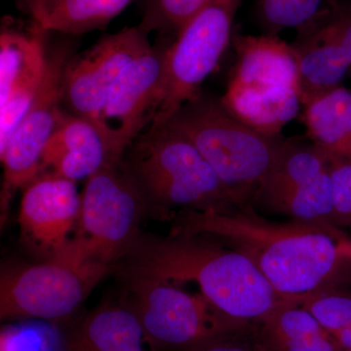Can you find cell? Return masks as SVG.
I'll return each instance as SVG.
<instances>
[{
    "label": "cell",
    "instance_id": "obj_27",
    "mask_svg": "<svg viewBox=\"0 0 351 351\" xmlns=\"http://www.w3.org/2000/svg\"><path fill=\"white\" fill-rule=\"evenodd\" d=\"M334 226L351 230V159H329Z\"/></svg>",
    "mask_w": 351,
    "mask_h": 351
},
{
    "label": "cell",
    "instance_id": "obj_4",
    "mask_svg": "<svg viewBox=\"0 0 351 351\" xmlns=\"http://www.w3.org/2000/svg\"><path fill=\"white\" fill-rule=\"evenodd\" d=\"M164 123L195 145L240 207L252 206L258 184L286 140L282 135L269 137L253 130L233 117L221 99L203 93L184 104Z\"/></svg>",
    "mask_w": 351,
    "mask_h": 351
},
{
    "label": "cell",
    "instance_id": "obj_31",
    "mask_svg": "<svg viewBox=\"0 0 351 351\" xmlns=\"http://www.w3.org/2000/svg\"><path fill=\"white\" fill-rule=\"evenodd\" d=\"M350 75H351V71H350Z\"/></svg>",
    "mask_w": 351,
    "mask_h": 351
},
{
    "label": "cell",
    "instance_id": "obj_11",
    "mask_svg": "<svg viewBox=\"0 0 351 351\" xmlns=\"http://www.w3.org/2000/svg\"><path fill=\"white\" fill-rule=\"evenodd\" d=\"M151 46L149 34L137 25L104 36L91 48L75 55L64 71V110L100 126L101 112L113 85L124 69Z\"/></svg>",
    "mask_w": 351,
    "mask_h": 351
},
{
    "label": "cell",
    "instance_id": "obj_6",
    "mask_svg": "<svg viewBox=\"0 0 351 351\" xmlns=\"http://www.w3.org/2000/svg\"><path fill=\"white\" fill-rule=\"evenodd\" d=\"M151 351H193L250 330L219 313L200 293L147 276H121Z\"/></svg>",
    "mask_w": 351,
    "mask_h": 351
},
{
    "label": "cell",
    "instance_id": "obj_9",
    "mask_svg": "<svg viewBox=\"0 0 351 351\" xmlns=\"http://www.w3.org/2000/svg\"><path fill=\"white\" fill-rule=\"evenodd\" d=\"M253 205L291 221L336 228L329 158L308 138H286Z\"/></svg>",
    "mask_w": 351,
    "mask_h": 351
},
{
    "label": "cell",
    "instance_id": "obj_30",
    "mask_svg": "<svg viewBox=\"0 0 351 351\" xmlns=\"http://www.w3.org/2000/svg\"><path fill=\"white\" fill-rule=\"evenodd\" d=\"M331 1V0H329V2ZM329 2H328V3H329Z\"/></svg>",
    "mask_w": 351,
    "mask_h": 351
},
{
    "label": "cell",
    "instance_id": "obj_29",
    "mask_svg": "<svg viewBox=\"0 0 351 351\" xmlns=\"http://www.w3.org/2000/svg\"><path fill=\"white\" fill-rule=\"evenodd\" d=\"M338 252L345 262L351 263V237L343 234L338 239Z\"/></svg>",
    "mask_w": 351,
    "mask_h": 351
},
{
    "label": "cell",
    "instance_id": "obj_19",
    "mask_svg": "<svg viewBox=\"0 0 351 351\" xmlns=\"http://www.w3.org/2000/svg\"><path fill=\"white\" fill-rule=\"evenodd\" d=\"M138 0H17L29 21L47 32L76 36L103 29Z\"/></svg>",
    "mask_w": 351,
    "mask_h": 351
},
{
    "label": "cell",
    "instance_id": "obj_12",
    "mask_svg": "<svg viewBox=\"0 0 351 351\" xmlns=\"http://www.w3.org/2000/svg\"><path fill=\"white\" fill-rule=\"evenodd\" d=\"M50 32L29 21L25 25L12 18L2 21L0 32V152L38 94L47 61Z\"/></svg>",
    "mask_w": 351,
    "mask_h": 351
},
{
    "label": "cell",
    "instance_id": "obj_22",
    "mask_svg": "<svg viewBox=\"0 0 351 351\" xmlns=\"http://www.w3.org/2000/svg\"><path fill=\"white\" fill-rule=\"evenodd\" d=\"M306 138L329 159H351V91L332 88L302 101Z\"/></svg>",
    "mask_w": 351,
    "mask_h": 351
},
{
    "label": "cell",
    "instance_id": "obj_26",
    "mask_svg": "<svg viewBox=\"0 0 351 351\" xmlns=\"http://www.w3.org/2000/svg\"><path fill=\"white\" fill-rule=\"evenodd\" d=\"M308 23L338 43L351 58V0H331Z\"/></svg>",
    "mask_w": 351,
    "mask_h": 351
},
{
    "label": "cell",
    "instance_id": "obj_20",
    "mask_svg": "<svg viewBox=\"0 0 351 351\" xmlns=\"http://www.w3.org/2000/svg\"><path fill=\"white\" fill-rule=\"evenodd\" d=\"M292 46L299 68L302 103L341 86L350 73L351 58L348 52L309 23L297 29Z\"/></svg>",
    "mask_w": 351,
    "mask_h": 351
},
{
    "label": "cell",
    "instance_id": "obj_16",
    "mask_svg": "<svg viewBox=\"0 0 351 351\" xmlns=\"http://www.w3.org/2000/svg\"><path fill=\"white\" fill-rule=\"evenodd\" d=\"M232 43L237 59L228 83L289 86L300 92L299 68L292 44L279 36L239 32H233Z\"/></svg>",
    "mask_w": 351,
    "mask_h": 351
},
{
    "label": "cell",
    "instance_id": "obj_24",
    "mask_svg": "<svg viewBox=\"0 0 351 351\" xmlns=\"http://www.w3.org/2000/svg\"><path fill=\"white\" fill-rule=\"evenodd\" d=\"M329 0H254L256 24L267 36L300 29L328 5Z\"/></svg>",
    "mask_w": 351,
    "mask_h": 351
},
{
    "label": "cell",
    "instance_id": "obj_28",
    "mask_svg": "<svg viewBox=\"0 0 351 351\" xmlns=\"http://www.w3.org/2000/svg\"><path fill=\"white\" fill-rule=\"evenodd\" d=\"M240 334L232 335V336L223 337V338L215 339L211 343L200 346L193 351H261L255 343V348L245 345L241 341H237Z\"/></svg>",
    "mask_w": 351,
    "mask_h": 351
},
{
    "label": "cell",
    "instance_id": "obj_23",
    "mask_svg": "<svg viewBox=\"0 0 351 351\" xmlns=\"http://www.w3.org/2000/svg\"><path fill=\"white\" fill-rule=\"evenodd\" d=\"M331 335L341 351H351V294L335 288L321 289L300 302Z\"/></svg>",
    "mask_w": 351,
    "mask_h": 351
},
{
    "label": "cell",
    "instance_id": "obj_10",
    "mask_svg": "<svg viewBox=\"0 0 351 351\" xmlns=\"http://www.w3.org/2000/svg\"><path fill=\"white\" fill-rule=\"evenodd\" d=\"M75 46L71 40L47 45L45 73L38 94L6 147L0 152L3 165L0 195L2 225L16 191L24 189L41 173L44 149L63 110L64 71L75 56Z\"/></svg>",
    "mask_w": 351,
    "mask_h": 351
},
{
    "label": "cell",
    "instance_id": "obj_3",
    "mask_svg": "<svg viewBox=\"0 0 351 351\" xmlns=\"http://www.w3.org/2000/svg\"><path fill=\"white\" fill-rule=\"evenodd\" d=\"M123 165L156 218H174L177 209L240 207L195 145L166 123L147 126L129 145Z\"/></svg>",
    "mask_w": 351,
    "mask_h": 351
},
{
    "label": "cell",
    "instance_id": "obj_14",
    "mask_svg": "<svg viewBox=\"0 0 351 351\" xmlns=\"http://www.w3.org/2000/svg\"><path fill=\"white\" fill-rule=\"evenodd\" d=\"M82 193L76 182L43 171L23 189L21 239L38 261L59 255L75 237Z\"/></svg>",
    "mask_w": 351,
    "mask_h": 351
},
{
    "label": "cell",
    "instance_id": "obj_2",
    "mask_svg": "<svg viewBox=\"0 0 351 351\" xmlns=\"http://www.w3.org/2000/svg\"><path fill=\"white\" fill-rule=\"evenodd\" d=\"M115 267L120 276L195 284L219 313L250 326L291 302L274 290L248 258L204 235L142 232Z\"/></svg>",
    "mask_w": 351,
    "mask_h": 351
},
{
    "label": "cell",
    "instance_id": "obj_5",
    "mask_svg": "<svg viewBox=\"0 0 351 351\" xmlns=\"http://www.w3.org/2000/svg\"><path fill=\"white\" fill-rule=\"evenodd\" d=\"M110 269L85 257L73 239L49 260L5 265L0 274V317L66 320Z\"/></svg>",
    "mask_w": 351,
    "mask_h": 351
},
{
    "label": "cell",
    "instance_id": "obj_13",
    "mask_svg": "<svg viewBox=\"0 0 351 351\" xmlns=\"http://www.w3.org/2000/svg\"><path fill=\"white\" fill-rule=\"evenodd\" d=\"M171 43L152 45L136 58L108 94L100 126L124 154L132 142L151 125L160 107L166 54Z\"/></svg>",
    "mask_w": 351,
    "mask_h": 351
},
{
    "label": "cell",
    "instance_id": "obj_8",
    "mask_svg": "<svg viewBox=\"0 0 351 351\" xmlns=\"http://www.w3.org/2000/svg\"><path fill=\"white\" fill-rule=\"evenodd\" d=\"M244 0H211L168 47L163 98L152 124L167 121L201 93L204 80L232 43L233 22Z\"/></svg>",
    "mask_w": 351,
    "mask_h": 351
},
{
    "label": "cell",
    "instance_id": "obj_1",
    "mask_svg": "<svg viewBox=\"0 0 351 351\" xmlns=\"http://www.w3.org/2000/svg\"><path fill=\"white\" fill-rule=\"evenodd\" d=\"M172 230L216 240L248 258L277 293L300 304L334 285L346 262L338 252L337 228L263 219L252 206L228 211H182Z\"/></svg>",
    "mask_w": 351,
    "mask_h": 351
},
{
    "label": "cell",
    "instance_id": "obj_15",
    "mask_svg": "<svg viewBox=\"0 0 351 351\" xmlns=\"http://www.w3.org/2000/svg\"><path fill=\"white\" fill-rule=\"evenodd\" d=\"M124 154L96 122L63 108L44 149L41 172L86 181L98 171L121 163Z\"/></svg>",
    "mask_w": 351,
    "mask_h": 351
},
{
    "label": "cell",
    "instance_id": "obj_7",
    "mask_svg": "<svg viewBox=\"0 0 351 351\" xmlns=\"http://www.w3.org/2000/svg\"><path fill=\"white\" fill-rule=\"evenodd\" d=\"M147 213L144 195L122 160L85 181L73 239L85 257L112 269L137 241Z\"/></svg>",
    "mask_w": 351,
    "mask_h": 351
},
{
    "label": "cell",
    "instance_id": "obj_21",
    "mask_svg": "<svg viewBox=\"0 0 351 351\" xmlns=\"http://www.w3.org/2000/svg\"><path fill=\"white\" fill-rule=\"evenodd\" d=\"M254 328L261 351H341L313 314L295 302L277 307Z\"/></svg>",
    "mask_w": 351,
    "mask_h": 351
},
{
    "label": "cell",
    "instance_id": "obj_18",
    "mask_svg": "<svg viewBox=\"0 0 351 351\" xmlns=\"http://www.w3.org/2000/svg\"><path fill=\"white\" fill-rule=\"evenodd\" d=\"M221 104L233 117L253 130L277 137L302 108L299 90L228 83Z\"/></svg>",
    "mask_w": 351,
    "mask_h": 351
},
{
    "label": "cell",
    "instance_id": "obj_25",
    "mask_svg": "<svg viewBox=\"0 0 351 351\" xmlns=\"http://www.w3.org/2000/svg\"><path fill=\"white\" fill-rule=\"evenodd\" d=\"M211 0H145L140 25L152 32L178 34Z\"/></svg>",
    "mask_w": 351,
    "mask_h": 351
},
{
    "label": "cell",
    "instance_id": "obj_17",
    "mask_svg": "<svg viewBox=\"0 0 351 351\" xmlns=\"http://www.w3.org/2000/svg\"><path fill=\"white\" fill-rule=\"evenodd\" d=\"M64 351H151L131 304L108 302L71 326Z\"/></svg>",
    "mask_w": 351,
    "mask_h": 351
}]
</instances>
